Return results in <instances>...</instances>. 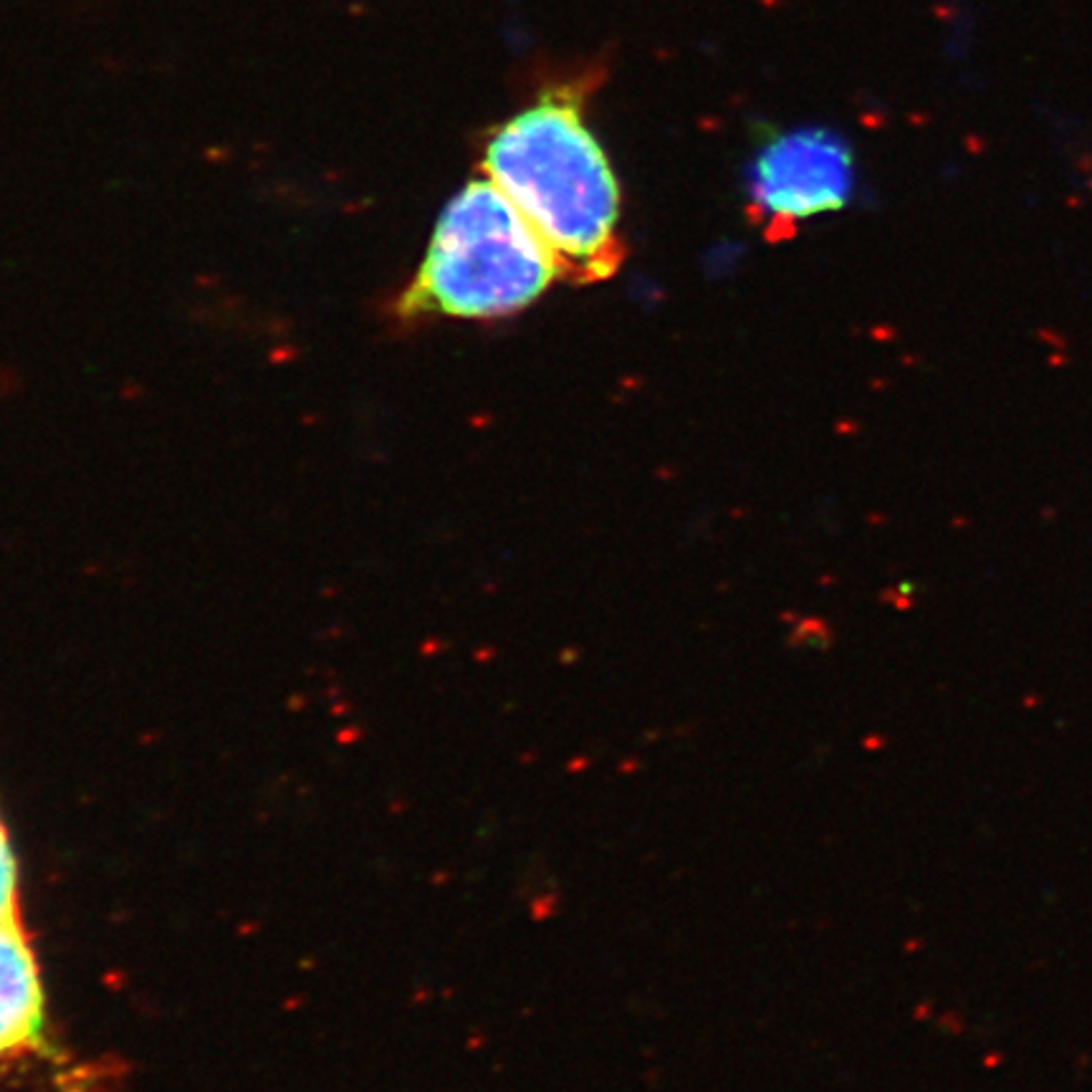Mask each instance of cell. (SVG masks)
I'll return each instance as SVG.
<instances>
[{
    "label": "cell",
    "instance_id": "cell-1",
    "mask_svg": "<svg viewBox=\"0 0 1092 1092\" xmlns=\"http://www.w3.org/2000/svg\"><path fill=\"white\" fill-rule=\"evenodd\" d=\"M484 170L552 253L559 279L597 284L617 274V177L572 88L549 92L506 122L486 147Z\"/></svg>",
    "mask_w": 1092,
    "mask_h": 1092
},
{
    "label": "cell",
    "instance_id": "cell-2",
    "mask_svg": "<svg viewBox=\"0 0 1092 1092\" xmlns=\"http://www.w3.org/2000/svg\"><path fill=\"white\" fill-rule=\"evenodd\" d=\"M557 279L552 253L486 177L469 182L445 205L400 312L509 317L534 304Z\"/></svg>",
    "mask_w": 1092,
    "mask_h": 1092
},
{
    "label": "cell",
    "instance_id": "cell-3",
    "mask_svg": "<svg viewBox=\"0 0 1092 1092\" xmlns=\"http://www.w3.org/2000/svg\"><path fill=\"white\" fill-rule=\"evenodd\" d=\"M751 203L774 228L843 208L853 193V155L828 130H799L769 142L754 160Z\"/></svg>",
    "mask_w": 1092,
    "mask_h": 1092
},
{
    "label": "cell",
    "instance_id": "cell-4",
    "mask_svg": "<svg viewBox=\"0 0 1092 1092\" xmlns=\"http://www.w3.org/2000/svg\"><path fill=\"white\" fill-rule=\"evenodd\" d=\"M46 996L36 956L21 923L0 926V1062L38 1050Z\"/></svg>",
    "mask_w": 1092,
    "mask_h": 1092
},
{
    "label": "cell",
    "instance_id": "cell-5",
    "mask_svg": "<svg viewBox=\"0 0 1092 1092\" xmlns=\"http://www.w3.org/2000/svg\"><path fill=\"white\" fill-rule=\"evenodd\" d=\"M18 910V863L6 825L0 820V926L21 923Z\"/></svg>",
    "mask_w": 1092,
    "mask_h": 1092
}]
</instances>
